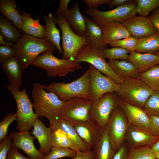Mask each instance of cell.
Listing matches in <instances>:
<instances>
[{
	"mask_svg": "<svg viewBox=\"0 0 159 159\" xmlns=\"http://www.w3.org/2000/svg\"><path fill=\"white\" fill-rule=\"evenodd\" d=\"M44 85L39 83L33 84L31 92L33 107L35 113L41 117L47 118L50 124L58 116L64 102L60 100L54 93L47 92Z\"/></svg>",
	"mask_w": 159,
	"mask_h": 159,
	"instance_id": "6da1fadb",
	"label": "cell"
},
{
	"mask_svg": "<svg viewBox=\"0 0 159 159\" xmlns=\"http://www.w3.org/2000/svg\"><path fill=\"white\" fill-rule=\"evenodd\" d=\"M16 57L24 69H27L40 54L47 51H54L55 47L42 38L23 34L16 43Z\"/></svg>",
	"mask_w": 159,
	"mask_h": 159,
	"instance_id": "7a4b0ae2",
	"label": "cell"
},
{
	"mask_svg": "<svg viewBox=\"0 0 159 159\" xmlns=\"http://www.w3.org/2000/svg\"><path fill=\"white\" fill-rule=\"evenodd\" d=\"M90 69L79 78L68 83L53 82L44 85L46 90L54 93L61 100L65 101L72 98L80 97L90 100L89 94ZM91 101V100H90Z\"/></svg>",
	"mask_w": 159,
	"mask_h": 159,
	"instance_id": "3957f363",
	"label": "cell"
},
{
	"mask_svg": "<svg viewBox=\"0 0 159 159\" xmlns=\"http://www.w3.org/2000/svg\"><path fill=\"white\" fill-rule=\"evenodd\" d=\"M7 88L11 94L16 101L17 106L16 127L19 131L30 132L33 127L34 124L38 118V115L34 113L32 103L23 87L20 90L9 84Z\"/></svg>",
	"mask_w": 159,
	"mask_h": 159,
	"instance_id": "277c9868",
	"label": "cell"
},
{
	"mask_svg": "<svg viewBox=\"0 0 159 159\" xmlns=\"http://www.w3.org/2000/svg\"><path fill=\"white\" fill-rule=\"evenodd\" d=\"M52 51L43 52L32 64L44 70L49 77H64L82 68L79 63L68 60L59 59L53 54Z\"/></svg>",
	"mask_w": 159,
	"mask_h": 159,
	"instance_id": "5b68a950",
	"label": "cell"
},
{
	"mask_svg": "<svg viewBox=\"0 0 159 159\" xmlns=\"http://www.w3.org/2000/svg\"><path fill=\"white\" fill-rule=\"evenodd\" d=\"M154 91L139 78H128L120 84L115 92L123 101L143 108L147 99Z\"/></svg>",
	"mask_w": 159,
	"mask_h": 159,
	"instance_id": "8992f818",
	"label": "cell"
},
{
	"mask_svg": "<svg viewBox=\"0 0 159 159\" xmlns=\"http://www.w3.org/2000/svg\"><path fill=\"white\" fill-rule=\"evenodd\" d=\"M55 22L62 31V59L75 61L80 49L83 46L88 44L85 36H81L75 33L63 15L56 17Z\"/></svg>",
	"mask_w": 159,
	"mask_h": 159,
	"instance_id": "52a82bcc",
	"label": "cell"
},
{
	"mask_svg": "<svg viewBox=\"0 0 159 159\" xmlns=\"http://www.w3.org/2000/svg\"><path fill=\"white\" fill-rule=\"evenodd\" d=\"M119 98L115 92L106 93L92 102L89 110V120L101 129L107 125L112 111L119 106Z\"/></svg>",
	"mask_w": 159,
	"mask_h": 159,
	"instance_id": "ba28073f",
	"label": "cell"
},
{
	"mask_svg": "<svg viewBox=\"0 0 159 159\" xmlns=\"http://www.w3.org/2000/svg\"><path fill=\"white\" fill-rule=\"evenodd\" d=\"M137 5L132 3H126L110 10L102 11L98 8H88L84 12L102 28L109 23H122L126 19L135 16Z\"/></svg>",
	"mask_w": 159,
	"mask_h": 159,
	"instance_id": "9c48e42d",
	"label": "cell"
},
{
	"mask_svg": "<svg viewBox=\"0 0 159 159\" xmlns=\"http://www.w3.org/2000/svg\"><path fill=\"white\" fill-rule=\"evenodd\" d=\"M129 124L124 112L119 106L112 111L106 127L109 139L116 151L124 143Z\"/></svg>",
	"mask_w": 159,
	"mask_h": 159,
	"instance_id": "30bf717a",
	"label": "cell"
},
{
	"mask_svg": "<svg viewBox=\"0 0 159 159\" xmlns=\"http://www.w3.org/2000/svg\"><path fill=\"white\" fill-rule=\"evenodd\" d=\"M90 76L89 92L90 100L92 102L104 94L116 92L120 84L104 75L91 64H89Z\"/></svg>",
	"mask_w": 159,
	"mask_h": 159,
	"instance_id": "8fae6325",
	"label": "cell"
},
{
	"mask_svg": "<svg viewBox=\"0 0 159 159\" xmlns=\"http://www.w3.org/2000/svg\"><path fill=\"white\" fill-rule=\"evenodd\" d=\"M92 103L91 101L83 98H72L64 102L58 116L70 122L88 121Z\"/></svg>",
	"mask_w": 159,
	"mask_h": 159,
	"instance_id": "7c38bea8",
	"label": "cell"
},
{
	"mask_svg": "<svg viewBox=\"0 0 159 159\" xmlns=\"http://www.w3.org/2000/svg\"><path fill=\"white\" fill-rule=\"evenodd\" d=\"M75 61L79 63L82 62L89 63L104 75L119 84L122 83L125 79L116 74L97 50L88 45H84L81 48Z\"/></svg>",
	"mask_w": 159,
	"mask_h": 159,
	"instance_id": "4fadbf2b",
	"label": "cell"
},
{
	"mask_svg": "<svg viewBox=\"0 0 159 159\" xmlns=\"http://www.w3.org/2000/svg\"><path fill=\"white\" fill-rule=\"evenodd\" d=\"M131 36L138 39L150 36L158 32L149 18L144 16H135L121 23Z\"/></svg>",
	"mask_w": 159,
	"mask_h": 159,
	"instance_id": "5bb4252c",
	"label": "cell"
},
{
	"mask_svg": "<svg viewBox=\"0 0 159 159\" xmlns=\"http://www.w3.org/2000/svg\"><path fill=\"white\" fill-rule=\"evenodd\" d=\"M9 135L13 141L12 146L21 149L30 159H44L45 157L34 146V141L36 138L29 132H11Z\"/></svg>",
	"mask_w": 159,
	"mask_h": 159,
	"instance_id": "9a60e30c",
	"label": "cell"
},
{
	"mask_svg": "<svg viewBox=\"0 0 159 159\" xmlns=\"http://www.w3.org/2000/svg\"><path fill=\"white\" fill-rule=\"evenodd\" d=\"M119 106L124 112L129 124L150 131V115L143 108L126 102L120 98Z\"/></svg>",
	"mask_w": 159,
	"mask_h": 159,
	"instance_id": "2e32d148",
	"label": "cell"
},
{
	"mask_svg": "<svg viewBox=\"0 0 159 159\" xmlns=\"http://www.w3.org/2000/svg\"><path fill=\"white\" fill-rule=\"evenodd\" d=\"M159 138L146 129L129 124L125 139L131 148L145 146H151Z\"/></svg>",
	"mask_w": 159,
	"mask_h": 159,
	"instance_id": "e0dca14e",
	"label": "cell"
},
{
	"mask_svg": "<svg viewBox=\"0 0 159 159\" xmlns=\"http://www.w3.org/2000/svg\"><path fill=\"white\" fill-rule=\"evenodd\" d=\"M70 122L81 139L93 148L100 139L102 129L90 120Z\"/></svg>",
	"mask_w": 159,
	"mask_h": 159,
	"instance_id": "ac0fdd59",
	"label": "cell"
},
{
	"mask_svg": "<svg viewBox=\"0 0 159 159\" xmlns=\"http://www.w3.org/2000/svg\"><path fill=\"white\" fill-rule=\"evenodd\" d=\"M49 124L51 129H59L63 131L77 148L78 151L87 152L91 151L92 148L81 139L70 122L58 116Z\"/></svg>",
	"mask_w": 159,
	"mask_h": 159,
	"instance_id": "d6986e66",
	"label": "cell"
},
{
	"mask_svg": "<svg viewBox=\"0 0 159 159\" xmlns=\"http://www.w3.org/2000/svg\"><path fill=\"white\" fill-rule=\"evenodd\" d=\"M52 132L51 128L46 127L42 120L38 118L35 121L31 132L38 140L40 145L39 151L46 156L50 152L52 147Z\"/></svg>",
	"mask_w": 159,
	"mask_h": 159,
	"instance_id": "ffe728a7",
	"label": "cell"
},
{
	"mask_svg": "<svg viewBox=\"0 0 159 159\" xmlns=\"http://www.w3.org/2000/svg\"><path fill=\"white\" fill-rule=\"evenodd\" d=\"M63 15L75 33L81 36H85L86 21L84 15L80 11L78 1H76L72 7L67 10Z\"/></svg>",
	"mask_w": 159,
	"mask_h": 159,
	"instance_id": "44dd1931",
	"label": "cell"
},
{
	"mask_svg": "<svg viewBox=\"0 0 159 159\" xmlns=\"http://www.w3.org/2000/svg\"><path fill=\"white\" fill-rule=\"evenodd\" d=\"M2 67L10 84L18 88L21 87L24 69L17 57H13L5 60L2 63Z\"/></svg>",
	"mask_w": 159,
	"mask_h": 159,
	"instance_id": "7402d4cb",
	"label": "cell"
},
{
	"mask_svg": "<svg viewBox=\"0 0 159 159\" xmlns=\"http://www.w3.org/2000/svg\"><path fill=\"white\" fill-rule=\"evenodd\" d=\"M86 26V37L88 45L97 51L106 48L102 28L92 19L84 15Z\"/></svg>",
	"mask_w": 159,
	"mask_h": 159,
	"instance_id": "603a6c76",
	"label": "cell"
},
{
	"mask_svg": "<svg viewBox=\"0 0 159 159\" xmlns=\"http://www.w3.org/2000/svg\"><path fill=\"white\" fill-rule=\"evenodd\" d=\"M140 73L144 72L153 66L159 64V56L154 54L130 52L128 58Z\"/></svg>",
	"mask_w": 159,
	"mask_h": 159,
	"instance_id": "cb8c5ba5",
	"label": "cell"
},
{
	"mask_svg": "<svg viewBox=\"0 0 159 159\" xmlns=\"http://www.w3.org/2000/svg\"><path fill=\"white\" fill-rule=\"evenodd\" d=\"M102 29L104 42L106 45L113 42L131 36L121 23H109L104 25Z\"/></svg>",
	"mask_w": 159,
	"mask_h": 159,
	"instance_id": "d4e9b609",
	"label": "cell"
},
{
	"mask_svg": "<svg viewBox=\"0 0 159 159\" xmlns=\"http://www.w3.org/2000/svg\"><path fill=\"white\" fill-rule=\"evenodd\" d=\"M93 148L94 159H113L117 151L109 139L106 126L102 129L100 139Z\"/></svg>",
	"mask_w": 159,
	"mask_h": 159,
	"instance_id": "484cf974",
	"label": "cell"
},
{
	"mask_svg": "<svg viewBox=\"0 0 159 159\" xmlns=\"http://www.w3.org/2000/svg\"><path fill=\"white\" fill-rule=\"evenodd\" d=\"M55 18L50 13L43 17L45 23V29L44 39L50 42L57 49L58 52L62 55L63 51L60 46L61 37L60 31L56 26Z\"/></svg>",
	"mask_w": 159,
	"mask_h": 159,
	"instance_id": "4316f807",
	"label": "cell"
},
{
	"mask_svg": "<svg viewBox=\"0 0 159 159\" xmlns=\"http://www.w3.org/2000/svg\"><path fill=\"white\" fill-rule=\"evenodd\" d=\"M16 3L15 0H0V12L13 23L23 34L22 16L20 11L16 9Z\"/></svg>",
	"mask_w": 159,
	"mask_h": 159,
	"instance_id": "83f0119b",
	"label": "cell"
},
{
	"mask_svg": "<svg viewBox=\"0 0 159 159\" xmlns=\"http://www.w3.org/2000/svg\"><path fill=\"white\" fill-rule=\"evenodd\" d=\"M21 15L24 34L44 39L45 26L40 24L39 18L34 20L30 14L23 11Z\"/></svg>",
	"mask_w": 159,
	"mask_h": 159,
	"instance_id": "f1b7e54d",
	"label": "cell"
},
{
	"mask_svg": "<svg viewBox=\"0 0 159 159\" xmlns=\"http://www.w3.org/2000/svg\"><path fill=\"white\" fill-rule=\"evenodd\" d=\"M107 63L115 73L125 79L139 78L140 73L133 64L125 60H109Z\"/></svg>",
	"mask_w": 159,
	"mask_h": 159,
	"instance_id": "f546056e",
	"label": "cell"
},
{
	"mask_svg": "<svg viewBox=\"0 0 159 159\" xmlns=\"http://www.w3.org/2000/svg\"><path fill=\"white\" fill-rule=\"evenodd\" d=\"M135 51L140 53L155 54L159 52V32L138 39Z\"/></svg>",
	"mask_w": 159,
	"mask_h": 159,
	"instance_id": "4dcf8cb0",
	"label": "cell"
},
{
	"mask_svg": "<svg viewBox=\"0 0 159 159\" xmlns=\"http://www.w3.org/2000/svg\"><path fill=\"white\" fill-rule=\"evenodd\" d=\"M12 23L3 16L0 15V34L8 41L16 43L22 36V33L16 26L13 25Z\"/></svg>",
	"mask_w": 159,
	"mask_h": 159,
	"instance_id": "1f68e13d",
	"label": "cell"
},
{
	"mask_svg": "<svg viewBox=\"0 0 159 159\" xmlns=\"http://www.w3.org/2000/svg\"><path fill=\"white\" fill-rule=\"evenodd\" d=\"M139 78L154 91L159 90V64L140 73Z\"/></svg>",
	"mask_w": 159,
	"mask_h": 159,
	"instance_id": "d6a6232c",
	"label": "cell"
},
{
	"mask_svg": "<svg viewBox=\"0 0 159 159\" xmlns=\"http://www.w3.org/2000/svg\"><path fill=\"white\" fill-rule=\"evenodd\" d=\"M51 130L52 146L69 148L78 151L77 148L63 131L57 128Z\"/></svg>",
	"mask_w": 159,
	"mask_h": 159,
	"instance_id": "836d02e7",
	"label": "cell"
},
{
	"mask_svg": "<svg viewBox=\"0 0 159 159\" xmlns=\"http://www.w3.org/2000/svg\"><path fill=\"white\" fill-rule=\"evenodd\" d=\"M157 153L150 146H145L130 148L127 159H155Z\"/></svg>",
	"mask_w": 159,
	"mask_h": 159,
	"instance_id": "e575fe53",
	"label": "cell"
},
{
	"mask_svg": "<svg viewBox=\"0 0 159 159\" xmlns=\"http://www.w3.org/2000/svg\"><path fill=\"white\" fill-rule=\"evenodd\" d=\"M97 51L102 57L108 59L109 60H128L129 54L130 52L127 50L117 47L111 48H106L101 51Z\"/></svg>",
	"mask_w": 159,
	"mask_h": 159,
	"instance_id": "d590c367",
	"label": "cell"
},
{
	"mask_svg": "<svg viewBox=\"0 0 159 159\" xmlns=\"http://www.w3.org/2000/svg\"><path fill=\"white\" fill-rule=\"evenodd\" d=\"M143 109L150 115H159V90L154 91L149 96Z\"/></svg>",
	"mask_w": 159,
	"mask_h": 159,
	"instance_id": "8d00e7d4",
	"label": "cell"
},
{
	"mask_svg": "<svg viewBox=\"0 0 159 159\" xmlns=\"http://www.w3.org/2000/svg\"><path fill=\"white\" fill-rule=\"evenodd\" d=\"M136 13L140 15H148L152 11L159 7V0H136Z\"/></svg>",
	"mask_w": 159,
	"mask_h": 159,
	"instance_id": "74e56055",
	"label": "cell"
},
{
	"mask_svg": "<svg viewBox=\"0 0 159 159\" xmlns=\"http://www.w3.org/2000/svg\"><path fill=\"white\" fill-rule=\"evenodd\" d=\"M77 154V151L69 148L52 146L50 152L44 159H58L64 157L72 159Z\"/></svg>",
	"mask_w": 159,
	"mask_h": 159,
	"instance_id": "f35d334b",
	"label": "cell"
},
{
	"mask_svg": "<svg viewBox=\"0 0 159 159\" xmlns=\"http://www.w3.org/2000/svg\"><path fill=\"white\" fill-rule=\"evenodd\" d=\"M137 42V39L131 36L125 39L113 42L110 44L109 45L112 47H120L130 52H132L136 50Z\"/></svg>",
	"mask_w": 159,
	"mask_h": 159,
	"instance_id": "ab89813d",
	"label": "cell"
},
{
	"mask_svg": "<svg viewBox=\"0 0 159 159\" xmlns=\"http://www.w3.org/2000/svg\"><path fill=\"white\" fill-rule=\"evenodd\" d=\"M17 113H9L6 115L0 122V141L7 136L8 128L9 125L16 120Z\"/></svg>",
	"mask_w": 159,
	"mask_h": 159,
	"instance_id": "60d3db41",
	"label": "cell"
},
{
	"mask_svg": "<svg viewBox=\"0 0 159 159\" xmlns=\"http://www.w3.org/2000/svg\"><path fill=\"white\" fill-rule=\"evenodd\" d=\"M17 54V50L16 48L0 45V63H2L5 60L10 58L16 57Z\"/></svg>",
	"mask_w": 159,
	"mask_h": 159,
	"instance_id": "b9f144b4",
	"label": "cell"
},
{
	"mask_svg": "<svg viewBox=\"0 0 159 159\" xmlns=\"http://www.w3.org/2000/svg\"><path fill=\"white\" fill-rule=\"evenodd\" d=\"M12 140L7 136L0 143V159H6L9 152L12 146Z\"/></svg>",
	"mask_w": 159,
	"mask_h": 159,
	"instance_id": "7bdbcfd3",
	"label": "cell"
},
{
	"mask_svg": "<svg viewBox=\"0 0 159 159\" xmlns=\"http://www.w3.org/2000/svg\"><path fill=\"white\" fill-rule=\"evenodd\" d=\"M150 130L154 135L159 136V115H150Z\"/></svg>",
	"mask_w": 159,
	"mask_h": 159,
	"instance_id": "ee69618b",
	"label": "cell"
},
{
	"mask_svg": "<svg viewBox=\"0 0 159 159\" xmlns=\"http://www.w3.org/2000/svg\"><path fill=\"white\" fill-rule=\"evenodd\" d=\"M19 148L12 147L8 153L6 159H30L21 155L19 152Z\"/></svg>",
	"mask_w": 159,
	"mask_h": 159,
	"instance_id": "f6af8a7d",
	"label": "cell"
},
{
	"mask_svg": "<svg viewBox=\"0 0 159 159\" xmlns=\"http://www.w3.org/2000/svg\"><path fill=\"white\" fill-rule=\"evenodd\" d=\"M87 4L89 9L97 8L103 4H108L110 0H82Z\"/></svg>",
	"mask_w": 159,
	"mask_h": 159,
	"instance_id": "bcb514c9",
	"label": "cell"
},
{
	"mask_svg": "<svg viewBox=\"0 0 159 159\" xmlns=\"http://www.w3.org/2000/svg\"><path fill=\"white\" fill-rule=\"evenodd\" d=\"M129 150L124 143L117 150L113 159H127Z\"/></svg>",
	"mask_w": 159,
	"mask_h": 159,
	"instance_id": "7dc6e473",
	"label": "cell"
},
{
	"mask_svg": "<svg viewBox=\"0 0 159 159\" xmlns=\"http://www.w3.org/2000/svg\"><path fill=\"white\" fill-rule=\"evenodd\" d=\"M71 1L70 0H59V6L55 14L54 15L56 18L57 16L63 15L64 13L67 10L68 5Z\"/></svg>",
	"mask_w": 159,
	"mask_h": 159,
	"instance_id": "c3c4849f",
	"label": "cell"
},
{
	"mask_svg": "<svg viewBox=\"0 0 159 159\" xmlns=\"http://www.w3.org/2000/svg\"><path fill=\"white\" fill-rule=\"evenodd\" d=\"M149 18L158 31L159 32V7L153 11Z\"/></svg>",
	"mask_w": 159,
	"mask_h": 159,
	"instance_id": "681fc988",
	"label": "cell"
},
{
	"mask_svg": "<svg viewBox=\"0 0 159 159\" xmlns=\"http://www.w3.org/2000/svg\"><path fill=\"white\" fill-rule=\"evenodd\" d=\"M72 159H94V153L93 150L87 152L78 151L75 157Z\"/></svg>",
	"mask_w": 159,
	"mask_h": 159,
	"instance_id": "f907efd6",
	"label": "cell"
},
{
	"mask_svg": "<svg viewBox=\"0 0 159 159\" xmlns=\"http://www.w3.org/2000/svg\"><path fill=\"white\" fill-rule=\"evenodd\" d=\"M131 0H110L109 4L110 6L113 7L114 6L117 7L127 2H129Z\"/></svg>",
	"mask_w": 159,
	"mask_h": 159,
	"instance_id": "816d5d0a",
	"label": "cell"
},
{
	"mask_svg": "<svg viewBox=\"0 0 159 159\" xmlns=\"http://www.w3.org/2000/svg\"><path fill=\"white\" fill-rule=\"evenodd\" d=\"M0 44L1 45L9 46L13 47H16V44H13L12 42L6 41L4 38L0 34Z\"/></svg>",
	"mask_w": 159,
	"mask_h": 159,
	"instance_id": "f5cc1de1",
	"label": "cell"
},
{
	"mask_svg": "<svg viewBox=\"0 0 159 159\" xmlns=\"http://www.w3.org/2000/svg\"><path fill=\"white\" fill-rule=\"evenodd\" d=\"M151 147L154 151L157 153L159 152V138L155 142Z\"/></svg>",
	"mask_w": 159,
	"mask_h": 159,
	"instance_id": "db71d44e",
	"label": "cell"
},
{
	"mask_svg": "<svg viewBox=\"0 0 159 159\" xmlns=\"http://www.w3.org/2000/svg\"><path fill=\"white\" fill-rule=\"evenodd\" d=\"M157 158L158 159H159V152L157 153Z\"/></svg>",
	"mask_w": 159,
	"mask_h": 159,
	"instance_id": "11a10c76",
	"label": "cell"
},
{
	"mask_svg": "<svg viewBox=\"0 0 159 159\" xmlns=\"http://www.w3.org/2000/svg\"><path fill=\"white\" fill-rule=\"evenodd\" d=\"M155 54H156V55H158L159 56V52H157V53H156Z\"/></svg>",
	"mask_w": 159,
	"mask_h": 159,
	"instance_id": "9f6ffc18",
	"label": "cell"
},
{
	"mask_svg": "<svg viewBox=\"0 0 159 159\" xmlns=\"http://www.w3.org/2000/svg\"><path fill=\"white\" fill-rule=\"evenodd\" d=\"M157 159V158H156V159Z\"/></svg>",
	"mask_w": 159,
	"mask_h": 159,
	"instance_id": "6f0895ef",
	"label": "cell"
}]
</instances>
